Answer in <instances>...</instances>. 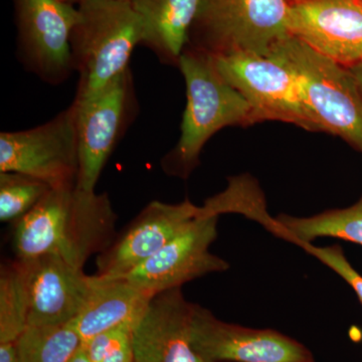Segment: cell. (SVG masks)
<instances>
[{"label":"cell","instance_id":"6da1fadb","mask_svg":"<svg viewBox=\"0 0 362 362\" xmlns=\"http://www.w3.org/2000/svg\"><path fill=\"white\" fill-rule=\"evenodd\" d=\"M118 216L107 194L77 185L52 188L37 206L14 223L11 247L16 259L52 255L84 268L115 237Z\"/></svg>","mask_w":362,"mask_h":362},{"label":"cell","instance_id":"7a4b0ae2","mask_svg":"<svg viewBox=\"0 0 362 362\" xmlns=\"http://www.w3.org/2000/svg\"><path fill=\"white\" fill-rule=\"evenodd\" d=\"M178 68L187 85V108L180 140L161 166L166 175L187 180L211 136L230 126L250 127L258 120L249 102L221 75L211 54L185 47Z\"/></svg>","mask_w":362,"mask_h":362},{"label":"cell","instance_id":"3957f363","mask_svg":"<svg viewBox=\"0 0 362 362\" xmlns=\"http://www.w3.org/2000/svg\"><path fill=\"white\" fill-rule=\"evenodd\" d=\"M71 33L74 69L80 75L75 99L94 94L129 68L141 45V20L131 2L83 0Z\"/></svg>","mask_w":362,"mask_h":362},{"label":"cell","instance_id":"277c9868","mask_svg":"<svg viewBox=\"0 0 362 362\" xmlns=\"http://www.w3.org/2000/svg\"><path fill=\"white\" fill-rule=\"evenodd\" d=\"M269 56L296 76L307 106L323 132L339 136L362 153V92L350 69L289 35Z\"/></svg>","mask_w":362,"mask_h":362},{"label":"cell","instance_id":"5b68a950","mask_svg":"<svg viewBox=\"0 0 362 362\" xmlns=\"http://www.w3.org/2000/svg\"><path fill=\"white\" fill-rule=\"evenodd\" d=\"M288 0H204L187 47L213 57H267L291 35Z\"/></svg>","mask_w":362,"mask_h":362},{"label":"cell","instance_id":"8992f818","mask_svg":"<svg viewBox=\"0 0 362 362\" xmlns=\"http://www.w3.org/2000/svg\"><path fill=\"white\" fill-rule=\"evenodd\" d=\"M213 58L226 82L251 105L258 123L281 121L323 132L305 102L296 76L277 59L251 54Z\"/></svg>","mask_w":362,"mask_h":362},{"label":"cell","instance_id":"52a82bcc","mask_svg":"<svg viewBox=\"0 0 362 362\" xmlns=\"http://www.w3.org/2000/svg\"><path fill=\"white\" fill-rule=\"evenodd\" d=\"M0 173H18L52 188L77 185L78 150L73 104L49 122L0 134Z\"/></svg>","mask_w":362,"mask_h":362},{"label":"cell","instance_id":"ba28073f","mask_svg":"<svg viewBox=\"0 0 362 362\" xmlns=\"http://www.w3.org/2000/svg\"><path fill=\"white\" fill-rule=\"evenodd\" d=\"M132 73H125L103 89L75 99L78 150L77 187L94 192L100 175L132 118L135 106Z\"/></svg>","mask_w":362,"mask_h":362},{"label":"cell","instance_id":"9c48e42d","mask_svg":"<svg viewBox=\"0 0 362 362\" xmlns=\"http://www.w3.org/2000/svg\"><path fill=\"white\" fill-rule=\"evenodd\" d=\"M14 2L23 63L45 82H64L75 71L71 40L78 7L62 0Z\"/></svg>","mask_w":362,"mask_h":362},{"label":"cell","instance_id":"30bf717a","mask_svg":"<svg viewBox=\"0 0 362 362\" xmlns=\"http://www.w3.org/2000/svg\"><path fill=\"white\" fill-rule=\"evenodd\" d=\"M218 216L199 214L160 251L125 276L142 291L151 295L230 269V264L209 251L218 237Z\"/></svg>","mask_w":362,"mask_h":362},{"label":"cell","instance_id":"8fae6325","mask_svg":"<svg viewBox=\"0 0 362 362\" xmlns=\"http://www.w3.org/2000/svg\"><path fill=\"white\" fill-rule=\"evenodd\" d=\"M192 340L206 362H314L301 343L278 331L254 329L216 318L192 304Z\"/></svg>","mask_w":362,"mask_h":362},{"label":"cell","instance_id":"7c38bea8","mask_svg":"<svg viewBox=\"0 0 362 362\" xmlns=\"http://www.w3.org/2000/svg\"><path fill=\"white\" fill-rule=\"evenodd\" d=\"M290 33L345 68L362 64V0H288Z\"/></svg>","mask_w":362,"mask_h":362},{"label":"cell","instance_id":"4fadbf2b","mask_svg":"<svg viewBox=\"0 0 362 362\" xmlns=\"http://www.w3.org/2000/svg\"><path fill=\"white\" fill-rule=\"evenodd\" d=\"M199 214V206L188 199L178 204L150 202L110 246L98 255L97 274L125 277L160 251Z\"/></svg>","mask_w":362,"mask_h":362},{"label":"cell","instance_id":"5bb4252c","mask_svg":"<svg viewBox=\"0 0 362 362\" xmlns=\"http://www.w3.org/2000/svg\"><path fill=\"white\" fill-rule=\"evenodd\" d=\"M18 259L28 289V326H58L75 320L89 297L92 276L52 255Z\"/></svg>","mask_w":362,"mask_h":362},{"label":"cell","instance_id":"9a60e30c","mask_svg":"<svg viewBox=\"0 0 362 362\" xmlns=\"http://www.w3.org/2000/svg\"><path fill=\"white\" fill-rule=\"evenodd\" d=\"M192 312L181 288L154 295L133 331L135 362H206L192 344Z\"/></svg>","mask_w":362,"mask_h":362},{"label":"cell","instance_id":"2e32d148","mask_svg":"<svg viewBox=\"0 0 362 362\" xmlns=\"http://www.w3.org/2000/svg\"><path fill=\"white\" fill-rule=\"evenodd\" d=\"M152 297L126 277L96 274L92 276L87 302L71 322L83 344L104 331L139 318Z\"/></svg>","mask_w":362,"mask_h":362},{"label":"cell","instance_id":"e0dca14e","mask_svg":"<svg viewBox=\"0 0 362 362\" xmlns=\"http://www.w3.org/2000/svg\"><path fill=\"white\" fill-rule=\"evenodd\" d=\"M204 0H133L141 20V45L164 65L177 66Z\"/></svg>","mask_w":362,"mask_h":362},{"label":"cell","instance_id":"ac0fdd59","mask_svg":"<svg viewBox=\"0 0 362 362\" xmlns=\"http://www.w3.org/2000/svg\"><path fill=\"white\" fill-rule=\"evenodd\" d=\"M259 225L287 242L312 243L321 238L347 240L362 246V197L346 209H328L315 216L280 214L272 218L267 213Z\"/></svg>","mask_w":362,"mask_h":362},{"label":"cell","instance_id":"d6986e66","mask_svg":"<svg viewBox=\"0 0 362 362\" xmlns=\"http://www.w3.org/2000/svg\"><path fill=\"white\" fill-rule=\"evenodd\" d=\"M82 345L73 322L28 326L16 340L18 362H69Z\"/></svg>","mask_w":362,"mask_h":362},{"label":"cell","instance_id":"ffe728a7","mask_svg":"<svg viewBox=\"0 0 362 362\" xmlns=\"http://www.w3.org/2000/svg\"><path fill=\"white\" fill-rule=\"evenodd\" d=\"M28 295L20 259L0 270V344L14 343L28 327Z\"/></svg>","mask_w":362,"mask_h":362},{"label":"cell","instance_id":"44dd1931","mask_svg":"<svg viewBox=\"0 0 362 362\" xmlns=\"http://www.w3.org/2000/svg\"><path fill=\"white\" fill-rule=\"evenodd\" d=\"M52 189L44 181L18 173H0V221L16 223Z\"/></svg>","mask_w":362,"mask_h":362},{"label":"cell","instance_id":"7402d4cb","mask_svg":"<svg viewBox=\"0 0 362 362\" xmlns=\"http://www.w3.org/2000/svg\"><path fill=\"white\" fill-rule=\"evenodd\" d=\"M140 318V317H139ZM138 318V319H139ZM138 319L100 333L82 347L92 362H135L133 331Z\"/></svg>","mask_w":362,"mask_h":362},{"label":"cell","instance_id":"603a6c76","mask_svg":"<svg viewBox=\"0 0 362 362\" xmlns=\"http://www.w3.org/2000/svg\"><path fill=\"white\" fill-rule=\"evenodd\" d=\"M296 246L318 259L341 277L352 288L362 304V276L351 266L339 245L318 247L312 243H298Z\"/></svg>","mask_w":362,"mask_h":362},{"label":"cell","instance_id":"cb8c5ba5","mask_svg":"<svg viewBox=\"0 0 362 362\" xmlns=\"http://www.w3.org/2000/svg\"><path fill=\"white\" fill-rule=\"evenodd\" d=\"M0 362H18L16 342L0 344Z\"/></svg>","mask_w":362,"mask_h":362},{"label":"cell","instance_id":"d4e9b609","mask_svg":"<svg viewBox=\"0 0 362 362\" xmlns=\"http://www.w3.org/2000/svg\"><path fill=\"white\" fill-rule=\"evenodd\" d=\"M69 362H92L90 361L89 357H88L87 354L84 349H83L82 345H81L80 349L76 351V354H74L73 356L71 357L70 361Z\"/></svg>","mask_w":362,"mask_h":362},{"label":"cell","instance_id":"484cf974","mask_svg":"<svg viewBox=\"0 0 362 362\" xmlns=\"http://www.w3.org/2000/svg\"><path fill=\"white\" fill-rule=\"evenodd\" d=\"M350 71L354 74V78H356L357 84H358L359 88H361L362 92V64H359L354 68H350Z\"/></svg>","mask_w":362,"mask_h":362},{"label":"cell","instance_id":"4316f807","mask_svg":"<svg viewBox=\"0 0 362 362\" xmlns=\"http://www.w3.org/2000/svg\"><path fill=\"white\" fill-rule=\"evenodd\" d=\"M62 1L68 2V4H74V6H77V4H80V2H82L83 0H62ZM121 1L132 2L133 0H121Z\"/></svg>","mask_w":362,"mask_h":362}]
</instances>
